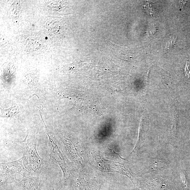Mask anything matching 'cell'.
Returning a JSON list of instances; mask_svg holds the SVG:
<instances>
[{
    "mask_svg": "<svg viewBox=\"0 0 190 190\" xmlns=\"http://www.w3.org/2000/svg\"><path fill=\"white\" fill-rule=\"evenodd\" d=\"M176 38L174 37L173 38H171L170 41L168 42L167 47L168 49H170L171 48V47H173L175 44V41Z\"/></svg>",
    "mask_w": 190,
    "mask_h": 190,
    "instance_id": "cell-5",
    "label": "cell"
},
{
    "mask_svg": "<svg viewBox=\"0 0 190 190\" xmlns=\"http://www.w3.org/2000/svg\"><path fill=\"white\" fill-rule=\"evenodd\" d=\"M49 138V150L51 159L61 168L65 175L66 171V163L61 149L54 138L47 133Z\"/></svg>",
    "mask_w": 190,
    "mask_h": 190,
    "instance_id": "cell-3",
    "label": "cell"
},
{
    "mask_svg": "<svg viewBox=\"0 0 190 190\" xmlns=\"http://www.w3.org/2000/svg\"><path fill=\"white\" fill-rule=\"evenodd\" d=\"M45 39H46V40L48 39V38L47 37H46L45 38Z\"/></svg>",
    "mask_w": 190,
    "mask_h": 190,
    "instance_id": "cell-6",
    "label": "cell"
},
{
    "mask_svg": "<svg viewBox=\"0 0 190 190\" xmlns=\"http://www.w3.org/2000/svg\"><path fill=\"white\" fill-rule=\"evenodd\" d=\"M22 158L11 162L1 164V185L15 181L16 175H21L26 178L32 177L23 166Z\"/></svg>",
    "mask_w": 190,
    "mask_h": 190,
    "instance_id": "cell-2",
    "label": "cell"
},
{
    "mask_svg": "<svg viewBox=\"0 0 190 190\" xmlns=\"http://www.w3.org/2000/svg\"><path fill=\"white\" fill-rule=\"evenodd\" d=\"M23 155L21 158L24 167L33 177H39L45 169L48 161H44L39 155L37 149V139H28L27 136L23 141Z\"/></svg>",
    "mask_w": 190,
    "mask_h": 190,
    "instance_id": "cell-1",
    "label": "cell"
},
{
    "mask_svg": "<svg viewBox=\"0 0 190 190\" xmlns=\"http://www.w3.org/2000/svg\"><path fill=\"white\" fill-rule=\"evenodd\" d=\"M185 73L188 78L190 77V61H187L185 68Z\"/></svg>",
    "mask_w": 190,
    "mask_h": 190,
    "instance_id": "cell-4",
    "label": "cell"
}]
</instances>
